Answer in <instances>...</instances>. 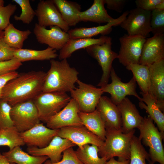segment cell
Listing matches in <instances>:
<instances>
[{"label": "cell", "instance_id": "cell-1", "mask_svg": "<svg viewBox=\"0 0 164 164\" xmlns=\"http://www.w3.org/2000/svg\"><path fill=\"white\" fill-rule=\"evenodd\" d=\"M46 73L32 70L19 74L4 87L2 99L11 106L33 100L42 91Z\"/></svg>", "mask_w": 164, "mask_h": 164}, {"label": "cell", "instance_id": "cell-2", "mask_svg": "<svg viewBox=\"0 0 164 164\" xmlns=\"http://www.w3.org/2000/svg\"><path fill=\"white\" fill-rule=\"evenodd\" d=\"M50 63L42 92L67 93L74 89L79 74L76 68L70 67L67 59L61 61L53 59Z\"/></svg>", "mask_w": 164, "mask_h": 164}, {"label": "cell", "instance_id": "cell-3", "mask_svg": "<svg viewBox=\"0 0 164 164\" xmlns=\"http://www.w3.org/2000/svg\"><path fill=\"white\" fill-rule=\"evenodd\" d=\"M106 139L102 146L99 148V156L107 161L114 157H118L119 161L129 160L131 142L135 129L127 133L114 128H106Z\"/></svg>", "mask_w": 164, "mask_h": 164}, {"label": "cell", "instance_id": "cell-4", "mask_svg": "<svg viewBox=\"0 0 164 164\" xmlns=\"http://www.w3.org/2000/svg\"><path fill=\"white\" fill-rule=\"evenodd\" d=\"M138 128L140 132L138 138L149 148L150 161L153 163L157 162L164 164V149L162 142L164 135L155 126L153 120L149 115L145 116Z\"/></svg>", "mask_w": 164, "mask_h": 164}, {"label": "cell", "instance_id": "cell-5", "mask_svg": "<svg viewBox=\"0 0 164 164\" xmlns=\"http://www.w3.org/2000/svg\"><path fill=\"white\" fill-rule=\"evenodd\" d=\"M71 97L67 93L42 92L33 100L40 121L46 123L69 103Z\"/></svg>", "mask_w": 164, "mask_h": 164}, {"label": "cell", "instance_id": "cell-6", "mask_svg": "<svg viewBox=\"0 0 164 164\" xmlns=\"http://www.w3.org/2000/svg\"><path fill=\"white\" fill-rule=\"evenodd\" d=\"M112 39L101 44L91 46L86 49L88 54L95 59L101 67L103 73L97 86L101 87L108 84L113 60L117 58L118 54L111 49Z\"/></svg>", "mask_w": 164, "mask_h": 164}, {"label": "cell", "instance_id": "cell-7", "mask_svg": "<svg viewBox=\"0 0 164 164\" xmlns=\"http://www.w3.org/2000/svg\"><path fill=\"white\" fill-rule=\"evenodd\" d=\"M10 116L14 126L20 133L29 130L40 122L37 110L32 100L12 106Z\"/></svg>", "mask_w": 164, "mask_h": 164}, {"label": "cell", "instance_id": "cell-8", "mask_svg": "<svg viewBox=\"0 0 164 164\" xmlns=\"http://www.w3.org/2000/svg\"><path fill=\"white\" fill-rule=\"evenodd\" d=\"M77 88L71 90V97L78 104L80 111L90 113L94 111L104 92L101 88L84 83L79 79Z\"/></svg>", "mask_w": 164, "mask_h": 164}, {"label": "cell", "instance_id": "cell-9", "mask_svg": "<svg viewBox=\"0 0 164 164\" xmlns=\"http://www.w3.org/2000/svg\"><path fill=\"white\" fill-rule=\"evenodd\" d=\"M146 39L139 35L127 34L120 37V47L117 57L119 62L125 67L131 64H139L142 48Z\"/></svg>", "mask_w": 164, "mask_h": 164}, {"label": "cell", "instance_id": "cell-10", "mask_svg": "<svg viewBox=\"0 0 164 164\" xmlns=\"http://www.w3.org/2000/svg\"><path fill=\"white\" fill-rule=\"evenodd\" d=\"M151 12L136 7L129 11L120 26L128 35H139L147 38L151 32Z\"/></svg>", "mask_w": 164, "mask_h": 164}, {"label": "cell", "instance_id": "cell-11", "mask_svg": "<svg viewBox=\"0 0 164 164\" xmlns=\"http://www.w3.org/2000/svg\"><path fill=\"white\" fill-rule=\"evenodd\" d=\"M110 77L111 82L101 88L104 93L107 92L110 94V99L114 104L117 105L128 95L134 96L137 97L139 101H142V98L136 92V82L133 77L128 83H123L116 74L113 67Z\"/></svg>", "mask_w": 164, "mask_h": 164}, {"label": "cell", "instance_id": "cell-12", "mask_svg": "<svg viewBox=\"0 0 164 164\" xmlns=\"http://www.w3.org/2000/svg\"><path fill=\"white\" fill-rule=\"evenodd\" d=\"M35 12L37 23L40 26L45 27L56 26L67 32L70 29L53 0H40Z\"/></svg>", "mask_w": 164, "mask_h": 164}, {"label": "cell", "instance_id": "cell-13", "mask_svg": "<svg viewBox=\"0 0 164 164\" xmlns=\"http://www.w3.org/2000/svg\"><path fill=\"white\" fill-rule=\"evenodd\" d=\"M79 111L77 103L71 98L63 108L47 121L46 127L54 129L68 126L83 125L79 115Z\"/></svg>", "mask_w": 164, "mask_h": 164}, {"label": "cell", "instance_id": "cell-14", "mask_svg": "<svg viewBox=\"0 0 164 164\" xmlns=\"http://www.w3.org/2000/svg\"><path fill=\"white\" fill-rule=\"evenodd\" d=\"M58 136L70 140L78 147L88 144L96 145L100 148L104 142L83 125L61 128L59 129Z\"/></svg>", "mask_w": 164, "mask_h": 164}, {"label": "cell", "instance_id": "cell-15", "mask_svg": "<svg viewBox=\"0 0 164 164\" xmlns=\"http://www.w3.org/2000/svg\"><path fill=\"white\" fill-rule=\"evenodd\" d=\"M50 27L48 29L36 23L33 33L39 43L47 45L56 50H60L70 39L69 34L58 26Z\"/></svg>", "mask_w": 164, "mask_h": 164}, {"label": "cell", "instance_id": "cell-16", "mask_svg": "<svg viewBox=\"0 0 164 164\" xmlns=\"http://www.w3.org/2000/svg\"><path fill=\"white\" fill-rule=\"evenodd\" d=\"M76 145L70 140L55 136L49 145L42 148L36 147H28L27 152L35 156H46L50 159L52 163L60 161L62 158V153L66 149L75 146Z\"/></svg>", "mask_w": 164, "mask_h": 164}, {"label": "cell", "instance_id": "cell-17", "mask_svg": "<svg viewBox=\"0 0 164 164\" xmlns=\"http://www.w3.org/2000/svg\"><path fill=\"white\" fill-rule=\"evenodd\" d=\"M59 130V129H50L40 122L20 134L28 147L42 148L47 146L53 138L58 135Z\"/></svg>", "mask_w": 164, "mask_h": 164}, {"label": "cell", "instance_id": "cell-18", "mask_svg": "<svg viewBox=\"0 0 164 164\" xmlns=\"http://www.w3.org/2000/svg\"><path fill=\"white\" fill-rule=\"evenodd\" d=\"M150 74L148 94L155 100L162 111L164 110V60L149 66Z\"/></svg>", "mask_w": 164, "mask_h": 164}, {"label": "cell", "instance_id": "cell-19", "mask_svg": "<svg viewBox=\"0 0 164 164\" xmlns=\"http://www.w3.org/2000/svg\"><path fill=\"white\" fill-rule=\"evenodd\" d=\"M164 60V34L147 38L144 44L139 64L149 66Z\"/></svg>", "mask_w": 164, "mask_h": 164}, {"label": "cell", "instance_id": "cell-20", "mask_svg": "<svg viewBox=\"0 0 164 164\" xmlns=\"http://www.w3.org/2000/svg\"><path fill=\"white\" fill-rule=\"evenodd\" d=\"M106 128L121 129V116L116 105L106 96H101L96 107Z\"/></svg>", "mask_w": 164, "mask_h": 164}, {"label": "cell", "instance_id": "cell-21", "mask_svg": "<svg viewBox=\"0 0 164 164\" xmlns=\"http://www.w3.org/2000/svg\"><path fill=\"white\" fill-rule=\"evenodd\" d=\"M129 13L128 11H126L118 18L103 26L89 28H76L69 29L67 32L70 39L91 38L99 34L105 36L111 32L112 30V27L120 25L126 18Z\"/></svg>", "mask_w": 164, "mask_h": 164}, {"label": "cell", "instance_id": "cell-22", "mask_svg": "<svg viewBox=\"0 0 164 164\" xmlns=\"http://www.w3.org/2000/svg\"><path fill=\"white\" fill-rule=\"evenodd\" d=\"M117 106L121 114L123 132L127 133L135 128H138L143 118L140 115L135 105L126 97Z\"/></svg>", "mask_w": 164, "mask_h": 164}, {"label": "cell", "instance_id": "cell-23", "mask_svg": "<svg viewBox=\"0 0 164 164\" xmlns=\"http://www.w3.org/2000/svg\"><path fill=\"white\" fill-rule=\"evenodd\" d=\"M110 38L106 36H101L99 38H81L70 39L60 50L58 55L59 59L62 60L70 57L72 54L78 50L86 49L93 45L102 44Z\"/></svg>", "mask_w": 164, "mask_h": 164}, {"label": "cell", "instance_id": "cell-24", "mask_svg": "<svg viewBox=\"0 0 164 164\" xmlns=\"http://www.w3.org/2000/svg\"><path fill=\"white\" fill-rule=\"evenodd\" d=\"M104 4V0H94L90 8L80 12V22H91L100 24L114 20L115 19L108 14Z\"/></svg>", "mask_w": 164, "mask_h": 164}, {"label": "cell", "instance_id": "cell-25", "mask_svg": "<svg viewBox=\"0 0 164 164\" xmlns=\"http://www.w3.org/2000/svg\"><path fill=\"white\" fill-rule=\"evenodd\" d=\"M62 17L69 26H74L80 22L81 5L77 2L67 0H53Z\"/></svg>", "mask_w": 164, "mask_h": 164}, {"label": "cell", "instance_id": "cell-26", "mask_svg": "<svg viewBox=\"0 0 164 164\" xmlns=\"http://www.w3.org/2000/svg\"><path fill=\"white\" fill-rule=\"evenodd\" d=\"M57 57L56 50L49 46L41 50L15 49L13 53V57L21 63L31 60H50Z\"/></svg>", "mask_w": 164, "mask_h": 164}, {"label": "cell", "instance_id": "cell-27", "mask_svg": "<svg viewBox=\"0 0 164 164\" xmlns=\"http://www.w3.org/2000/svg\"><path fill=\"white\" fill-rule=\"evenodd\" d=\"M140 94L142 96V101L138 105L142 109L145 110L149 116L156 124L160 132L164 135V114L158 107L154 98L148 93Z\"/></svg>", "mask_w": 164, "mask_h": 164}, {"label": "cell", "instance_id": "cell-28", "mask_svg": "<svg viewBox=\"0 0 164 164\" xmlns=\"http://www.w3.org/2000/svg\"><path fill=\"white\" fill-rule=\"evenodd\" d=\"M79 115L83 125L89 131L104 141L106 127L98 111L96 109L90 113L80 111Z\"/></svg>", "mask_w": 164, "mask_h": 164}, {"label": "cell", "instance_id": "cell-29", "mask_svg": "<svg viewBox=\"0 0 164 164\" xmlns=\"http://www.w3.org/2000/svg\"><path fill=\"white\" fill-rule=\"evenodd\" d=\"M2 154L12 163L17 164H42L49 158L46 156H35L23 151L20 146L15 147Z\"/></svg>", "mask_w": 164, "mask_h": 164}, {"label": "cell", "instance_id": "cell-30", "mask_svg": "<svg viewBox=\"0 0 164 164\" xmlns=\"http://www.w3.org/2000/svg\"><path fill=\"white\" fill-rule=\"evenodd\" d=\"M4 39L7 45L15 49L22 48L25 40L31 33L29 30L22 31L10 23L4 30Z\"/></svg>", "mask_w": 164, "mask_h": 164}, {"label": "cell", "instance_id": "cell-31", "mask_svg": "<svg viewBox=\"0 0 164 164\" xmlns=\"http://www.w3.org/2000/svg\"><path fill=\"white\" fill-rule=\"evenodd\" d=\"M99 150L96 145L87 144L78 147L75 152L83 164H105L107 161L104 158L99 157Z\"/></svg>", "mask_w": 164, "mask_h": 164}, {"label": "cell", "instance_id": "cell-32", "mask_svg": "<svg viewBox=\"0 0 164 164\" xmlns=\"http://www.w3.org/2000/svg\"><path fill=\"white\" fill-rule=\"evenodd\" d=\"M126 67L127 70L132 72L141 92L145 94L148 93L150 81L149 66L139 64H131Z\"/></svg>", "mask_w": 164, "mask_h": 164}, {"label": "cell", "instance_id": "cell-33", "mask_svg": "<svg viewBox=\"0 0 164 164\" xmlns=\"http://www.w3.org/2000/svg\"><path fill=\"white\" fill-rule=\"evenodd\" d=\"M25 145L20 133L15 126L0 129V146H7L11 150Z\"/></svg>", "mask_w": 164, "mask_h": 164}, {"label": "cell", "instance_id": "cell-34", "mask_svg": "<svg viewBox=\"0 0 164 164\" xmlns=\"http://www.w3.org/2000/svg\"><path fill=\"white\" fill-rule=\"evenodd\" d=\"M130 155L129 164H146V160L149 162V153L146 151L141 141L134 135L130 144Z\"/></svg>", "mask_w": 164, "mask_h": 164}, {"label": "cell", "instance_id": "cell-35", "mask_svg": "<svg viewBox=\"0 0 164 164\" xmlns=\"http://www.w3.org/2000/svg\"><path fill=\"white\" fill-rule=\"evenodd\" d=\"M13 1L18 4L22 11L20 15L18 16L15 15L14 19L16 21H21L23 23L29 24L32 22L36 13L32 8L29 0H13Z\"/></svg>", "mask_w": 164, "mask_h": 164}, {"label": "cell", "instance_id": "cell-36", "mask_svg": "<svg viewBox=\"0 0 164 164\" xmlns=\"http://www.w3.org/2000/svg\"><path fill=\"white\" fill-rule=\"evenodd\" d=\"M150 27L153 35L164 34V10L155 9L151 12Z\"/></svg>", "mask_w": 164, "mask_h": 164}, {"label": "cell", "instance_id": "cell-37", "mask_svg": "<svg viewBox=\"0 0 164 164\" xmlns=\"http://www.w3.org/2000/svg\"><path fill=\"white\" fill-rule=\"evenodd\" d=\"M12 106L5 101L0 100V129L14 126L10 116Z\"/></svg>", "mask_w": 164, "mask_h": 164}, {"label": "cell", "instance_id": "cell-38", "mask_svg": "<svg viewBox=\"0 0 164 164\" xmlns=\"http://www.w3.org/2000/svg\"><path fill=\"white\" fill-rule=\"evenodd\" d=\"M17 8L16 5L11 3L0 8V30L4 31L10 23V18Z\"/></svg>", "mask_w": 164, "mask_h": 164}, {"label": "cell", "instance_id": "cell-39", "mask_svg": "<svg viewBox=\"0 0 164 164\" xmlns=\"http://www.w3.org/2000/svg\"><path fill=\"white\" fill-rule=\"evenodd\" d=\"M44 164H83L77 157L73 147L69 148L63 152L61 160L56 163L47 160Z\"/></svg>", "mask_w": 164, "mask_h": 164}, {"label": "cell", "instance_id": "cell-40", "mask_svg": "<svg viewBox=\"0 0 164 164\" xmlns=\"http://www.w3.org/2000/svg\"><path fill=\"white\" fill-rule=\"evenodd\" d=\"M15 50L6 43L4 39V31L0 30V61L9 60L13 58Z\"/></svg>", "mask_w": 164, "mask_h": 164}, {"label": "cell", "instance_id": "cell-41", "mask_svg": "<svg viewBox=\"0 0 164 164\" xmlns=\"http://www.w3.org/2000/svg\"><path fill=\"white\" fill-rule=\"evenodd\" d=\"M22 65L15 58L7 60L0 61V75L16 71Z\"/></svg>", "mask_w": 164, "mask_h": 164}, {"label": "cell", "instance_id": "cell-42", "mask_svg": "<svg viewBox=\"0 0 164 164\" xmlns=\"http://www.w3.org/2000/svg\"><path fill=\"white\" fill-rule=\"evenodd\" d=\"M164 0H136L135 3L137 8L152 12L157 9L158 5Z\"/></svg>", "mask_w": 164, "mask_h": 164}, {"label": "cell", "instance_id": "cell-43", "mask_svg": "<svg viewBox=\"0 0 164 164\" xmlns=\"http://www.w3.org/2000/svg\"><path fill=\"white\" fill-rule=\"evenodd\" d=\"M107 8L118 12H122L127 2L126 0H104Z\"/></svg>", "mask_w": 164, "mask_h": 164}, {"label": "cell", "instance_id": "cell-44", "mask_svg": "<svg viewBox=\"0 0 164 164\" xmlns=\"http://www.w3.org/2000/svg\"><path fill=\"white\" fill-rule=\"evenodd\" d=\"M19 73L14 71L0 75V100L2 97V89L6 84L10 80L17 77Z\"/></svg>", "mask_w": 164, "mask_h": 164}, {"label": "cell", "instance_id": "cell-45", "mask_svg": "<svg viewBox=\"0 0 164 164\" xmlns=\"http://www.w3.org/2000/svg\"><path fill=\"white\" fill-rule=\"evenodd\" d=\"M129 162L130 160L119 161L116 160L114 157H113L107 161L105 164H129Z\"/></svg>", "mask_w": 164, "mask_h": 164}, {"label": "cell", "instance_id": "cell-46", "mask_svg": "<svg viewBox=\"0 0 164 164\" xmlns=\"http://www.w3.org/2000/svg\"><path fill=\"white\" fill-rule=\"evenodd\" d=\"M0 164H13L0 152Z\"/></svg>", "mask_w": 164, "mask_h": 164}, {"label": "cell", "instance_id": "cell-47", "mask_svg": "<svg viewBox=\"0 0 164 164\" xmlns=\"http://www.w3.org/2000/svg\"><path fill=\"white\" fill-rule=\"evenodd\" d=\"M4 2L3 0H0V8L4 6Z\"/></svg>", "mask_w": 164, "mask_h": 164}, {"label": "cell", "instance_id": "cell-48", "mask_svg": "<svg viewBox=\"0 0 164 164\" xmlns=\"http://www.w3.org/2000/svg\"><path fill=\"white\" fill-rule=\"evenodd\" d=\"M149 164H154V163H153L151 161H150L149 162Z\"/></svg>", "mask_w": 164, "mask_h": 164}]
</instances>
